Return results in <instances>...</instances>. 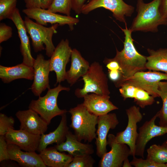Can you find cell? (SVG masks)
<instances>
[{"label":"cell","mask_w":167,"mask_h":167,"mask_svg":"<svg viewBox=\"0 0 167 167\" xmlns=\"http://www.w3.org/2000/svg\"><path fill=\"white\" fill-rule=\"evenodd\" d=\"M14 118L2 113L0 114V135H5L10 129H14Z\"/></svg>","instance_id":"obj_33"},{"label":"cell","mask_w":167,"mask_h":167,"mask_svg":"<svg viewBox=\"0 0 167 167\" xmlns=\"http://www.w3.org/2000/svg\"><path fill=\"white\" fill-rule=\"evenodd\" d=\"M12 29L11 27L5 23L0 24V43L6 41L12 36Z\"/></svg>","instance_id":"obj_36"},{"label":"cell","mask_w":167,"mask_h":167,"mask_svg":"<svg viewBox=\"0 0 167 167\" xmlns=\"http://www.w3.org/2000/svg\"><path fill=\"white\" fill-rule=\"evenodd\" d=\"M163 80H167V73L155 71H141L137 72L131 77L124 80L122 84L126 83L139 87L155 98L159 97L158 84L159 82Z\"/></svg>","instance_id":"obj_9"},{"label":"cell","mask_w":167,"mask_h":167,"mask_svg":"<svg viewBox=\"0 0 167 167\" xmlns=\"http://www.w3.org/2000/svg\"><path fill=\"white\" fill-rule=\"evenodd\" d=\"M158 117L157 112L149 120L146 121L139 129V132L135 148V156L144 158V152L148 143L156 136L167 133V126H157L155 121Z\"/></svg>","instance_id":"obj_13"},{"label":"cell","mask_w":167,"mask_h":167,"mask_svg":"<svg viewBox=\"0 0 167 167\" xmlns=\"http://www.w3.org/2000/svg\"><path fill=\"white\" fill-rule=\"evenodd\" d=\"M60 123L57 128L48 134L41 135L39 144L37 151L41 152L45 149L47 146L54 143L59 144L64 142L66 135L69 131L67 126L66 113L62 116Z\"/></svg>","instance_id":"obj_25"},{"label":"cell","mask_w":167,"mask_h":167,"mask_svg":"<svg viewBox=\"0 0 167 167\" xmlns=\"http://www.w3.org/2000/svg\"><path fill=\"white\" fill-rule=\"evenodd\" d=\"M104 62L106 64L108 71L118 70L120 72V68L118 63L112 58H106Z\"/></svg>","instance_id":"obj_38"},{"label":"cell","mask_w":167,"mask_h":167,"mask_svg":"<svg viewBox=\"0 0 167 167\" xmlns=\"http://www.w3.org/2000/svg\"><path fill=\"white\" fill-rule=\"evenodd\" d=\"M72 10L77 14L81 13L82 8L86 0H71Z\"/></svg>","instance_id":"obj_39"},{"label":"cell","mask_w":167,"mask_h":167,"mask_svg":"<svg viewBox=\"0 0 167 167\" xmlns=\"http://www.w3.org/2000/svg\"><path fill=\"white\" fill-rule=\"evenodd\" d=\"M159 9L162 16L167 18V0H160Z\"/></svg>","instance_id":"obj_41"},{"label":"cell","mask_w":167,"mask_h":167,"mask_svg":"<svg viewBox=\"0 0 167 167\" xmlns=\"http://www.w3.org/2000/svg\"><path fill=\"white\" fill-rule=\"evenodd\" d=\"M120 88L119 91L124 100L128 98H134L136 104L142 108L152 105L155 101L153 97L139 87L123 83Z\"/></svg>","instance_id":"obj_24"},{"label":"cell","mask_w":167,"mask_h":167,"mask_svg":"<svg viewBox=\"0 0 167 167\" xmlns=\"http://www.w3.org/2000/svg\"><path fill=\"white\" fill-rule=\"evenodd\" d=\"M160 0H153L148 3L143 0H137V14L129 29L132 32H156L160 25H167V18L163 17L159 11Z\"/></svg>","instance_id":"obj_2"},{"label":"cell","mask_w":167,"mask_h":167,"mask_svg":"<svg viewBox=\"0 0 167 167\" xmlns=\"http://www.w3.org/2000/svg\"><path fill=\"white\" fill-rule=\"evenodd\" d=\"M159 97L162 101V106L160 110L157 112L159 118L160 126H167V81H160L159 83Z\"/></svg>","instance_id":"obj_29"},{"label":"cell","mask_w":167,"mask_h":167,"mask_svg":"<svg viewBox=\"0 0 167 167\" xmlns=\"http://www.w3.org/2000/svg\"><path fill=\"white\" fill-rule=\"evenodd\" d=\"M50 59L45 60L43 55L38 54L33 64L34 71L33 81L31 88L36 96H39L43 92L50 88L49 74Z\"/></svg>","instance_id":"obj_15"},{"label":"cell","mask_w":167,"mask_h":167,"mask_svg":"<svg viewBox=\"0 0 167 167\" xmlns=\"http://www.w3.org/2000/svg\"><path fill=\"white\" fill-rule=\"evenodd\" d=\"M54 147L59 151L67 152L73 157L92 155L94 152L92 144L81 143L78 140L74 134L69 131L66 135L65 141Z\"/></svg>","instance_id":"obj_21"},{"label":"cell","mask_w":167,"mask_h":167,"mask_svg":"<svg viewBox=\"0 0 167 167\" xmlns=\"http://www.w3.org/2000/svg\"><path fill=\"white\" fill-rule=\"evenodd\" d=\"M166 166H167V163L166 164Z\"/></svg>","instance_id":"obj_44"},{"label":"cell","mask_w":167,"mask_h":167,"mask_svg":"<svg viewBox=\"0 0 167 167\" xmlns=\"http://www.w3.org/2000/svg\"><path fill=\"white\" fill-rule=\"evenodd\" d=\"M8 144L5 135H0V162L9 159L7 149Z\"/></svg>","instance_id":"obj_37"},{"label":"cell","mask_w":167,"mask_h":167,"mask_svg":"<svg viewBox=\"0 0 167 167\" xmlns=\"http://www.w3.org/2000/svg\"><path fill=\"white\" fill-rule=\"evenodd\" d=\"M107 144L110 150L101 157L98 164L100 167H121L124 161L131 155L129 146L117 140L116 136L110 134L108 135Z\"/></svg>","instance_id":"obj_10"},{"label":"cell","mask_w":167,"mask_h":167,"mask_svg":"<svg viewBox=\"0 0 167 167\" xmlns=\"http://www.w3.org/2000/svg\"><path fill=\"white\" fill-rule=\"evenodd\" d=\"M7 149L9 159L16 161L22 166L47 167L39 154L35 152H23L19 146L13 144H8Z\"/></svg>","instance_id":"obj_20"},{"label":"cell","mask_w":167,"mask_h":167,"mask_svg":"<svg viewBox=\"0 0 167 167\" xmlns=\"http://www.w3.org/2000/svg\"><path fill=\"white\" fill-rule=\"evenodd\" d=\"M95 163L91 155H83L73 157L67 167H92Z\"/></svg>","instance_id":"obj_32"},{"label":"cell","mask_w":167,"mask_h":167,"mask_svg":"<svg viewBox=\"0 0 167 167\" xmlns=\"http://www.w3.org/2000/svg\"><path fill=\"white\" fill-rule=\"evenodd\" d=\"M72 51L68 40L62 39L55 47L50 57V71H54L56 74V84L66 79V66L70 61Z\"/></svg>","instance_id":"obj_12"},{"label":"cell","mask_w":167,"mask_h":167,"mask_svg":"<svg viewBox=\"0 0 167 167\" xmlns=\"http://www.w3.org/2000/svg\"><path fill=\"white\" fill-rule=\"evenodd\" d=\"M48 10L54 13H60L70 16L72 10L71 0H54Z\"/></svg>","instance_id":"obj_30"},{"label":"cell","mask_w":167,"mask_h":167,"mask_svg":"<svg viewBox=\"0 0 167 167\" xmlns=\"http://www.w3.org/2000/svg\"><path fill=\"white\" fill-rule=\"evenodd\" d=\"M118 124L115 113H108L98 116L95 144L96 154L99 157H101L107 152V137L109 130L114 129Z\"/></svg>","instance_id":"obj_14"},{"label":"cell","mask_w":167,"mask_h":167,"mask_svg":"<svg viewBox=\"0 0 167 167\" xmlns=\"http://www.w3.org/2000/svg\"><path fill=\"white\" fill-rule=\"evenodd\" d=\"M18 0H0V20L9 19L16 9Z\"/></svg>","instance_id":"obj_31"},{"label":"cell","mask_w":167,"mask_h":167,"mask_svg":"<svg viewBox=\"0 0 167 167\" xmlns=\"http://www.w3.org/2000/svg\"><path fill=\"white\" fill-rule=\"evenodd\" d=\"M147 51L149 56L147 57L146 69L167 74V48L156 50L148 49Z\"/></svg>","instance_id":"obj_27"},{"label":"cell","mask_w":167,"mask_h":167,"mask_svg":"<svg viewBox=\"0 0 167 167\" xmlns=\"http://www.w3.org/2000/svg\"><path fill=\"white\" fill-rule=\"evenodd\" d=\"M39 154L46 166L50 167H67L73 158L69 154L59 151L54 146L46 148Z\"/></svg>","instance_id":"obj_26"},{"label":"cell","mask_w":167,"mask_h":167,"mask_svg":"<svg viewBox=\"0 0 167 167\" xmlns=\"http://www.w3.org/2000/svg\"><path fill=\"white\" fill-rule=\"evenodd\" d=\"M132 166L128 158H127L123 161L122 166L123 167H131Z\"/></svg>","instance_id":"obj_42"},{"label":"cell","mask_w":167,"mask_h":167,"mask_svg":"<svg viewBox=\"0 0 167 167\" xmlns=\"http://www.w3.org/2000/svg\"><path fill=\"white\" fill-rule=\"evenodd\" d=\"M68 112L71 115L70 126L78 140L90 143L96 138L98 116L91 113L83 103L71 108Z\"/></svg>","instance_id":"obj_3"},{"label":"cell","mask_w":167,"mask_h":167,"mask_svg":"<svg viewBox=\"0 0 167 167\" xmlns=\"http://www.w3.org/2000/svg\"><path fill=\"white\" fill-rule=\"evenodd\" d=\"M83 98L84 105L91 113L97 116L118 109V108L110 101L109 95L92 93L86 95Z\"/></svg>","instance_id":"obj_19"},{"label":"cell","mask_w":167,"mask_h":167,"mask_svg":"<svg viewBox=\"0 0 167 167\" xmlns=\"http://www.w3.org/2000/svg\"><path fill=\"white\" fill-rule=\"evenodd\" d=\"M24 22L27 32L31 38L34 52L37 53L45 49L46 55L50 57L55 48L52 37L57 32L59 24H56L46 27L33 22L27 16L24 18Z\"/></svg>","instance_id":"obj_4"},{"label":"cell","mask_w":167,"mask_h":167,"mask_svg":"<svg viewBox=\"0 0 167 167\" xmlns=\"http://www.w3.org/2000/svg\"><path fill=\"white\" fill-rule=\"evenodd\" d=\"M46 94L43 96H39L36 100H32L28 108L36 112L48 125L51 120L57 116H62L67 111L59 108L57 100L59 92L63 90L69 91V88L62 86L60 84L53 88H49Z\"/></svg>","instance_id":"obj_5"},{"label":"cell","mask_w":167,"mask_h":167,"mask_svg":"<svg viewBox=\"0 0 167 167\" xmlns=\"http://www.w3.org/2000/svg\"><path fill=\"white\" fill-rule=\"evenodd\" d=\"M26 8H39L48 9L54 0H24Z\"/></svg>","instance_id":"obj_35"},{"label":"cell","mask_w":167,"mask_h":167,"mask_svg":"<svg viewBox=\"0 0 167 167\" xmlns=\"http://www.w3.org/2000/svg\"><path fill=\"white\" fill-rule=\"evenodd\" d=\"M38 114L29 109L17 111L15 116L20 122V129L36 135L44 134L48 124Z\"/></svg>","instance_id":"obj_16"},{"label":"cell","mask_w":167,"mask_h":167,"mask_svg":"<svg viewBox=\"0 0 167 167\" xmlns=\"http://www.w3.org/2000/svg\"><path fill=\"white\" fill-rule=\"evenodd\" d=\"M128 117L127 126L123 131L117 134L116 139L118 142L127 144L129 147L131 155L135 156V148L138 133L137 131V123L142 119L143 115L139 107L135 105L126 109Z\"/></svg>","instance_id":"obj_8"},{"label":"cell","mask_w":167,"mask_h":167,"mask_svg":"<svg viewBox=\"0 0 167 167\" xmlns=\"http://www.w3.org/2000/svg\"><path fill=\"white\" fill-rule=\"evenodd\" d=\"M9 19L11 20L17 28L20 41V51L23 56L24 64L33 67L35 59L32 56L29 37L24 20L23 19L19 10L16 8Z\"/></svg>","instance_id":"obj_17"},{"label":"cell","mask_w":167,"mask_h":167,"mask_svg":"<svg viewBox=\"0 0 167 167\" xmlns=\"http://www.w3.org/2000/svg\"><path fill=\"white\" fill-rule=\"evenodd\" d=\"M103 7L109 10L113 16L126 25V17H131L134 7L125 3L123 0H90L83 6L81 13L87 15L97 8Z\"/></svg>","instance_id":"obj_7"},{"label":"cell","mask_w":167,"mask_h":167,"mask_svg":"<svg viewBox=\"0 0 167 167\" xmlns=\"http://www.w3.org/2000/svg\"><path fill=\"white\" fill-rule=\"evenodd\" d=\"M84 85L81 89L77 88L75 92L78 98H83L89 93L103 95H109L110 92L108 79L102 66L99 62H94L90 66L86 73L82 77Z\"/></svg>","instance_id":"obj_6"},{"label":"cell","mask_w":167,"mask_h":167,"mask_svg":"<svg viewBox=\"0 0 167 167\" xmlns=\"http://www.w3.org/2000/svg\"><path fill=\"white\" fill-rule=\"evenodd\" d=\"M162 145L167 147V140L163 143Z\"/></svg>","instance_id":"obj_43"},{"label":"cell","mask_w":167,"mask_h":167,"mask_svg":"<svg viewBox=\"0 0 167 167\" xmlns=\"http://www.w3.org/2000/svg\"><path fill=\"white\" fill-rule=\"evenodd\" d=\"M22 12L29 18L35 20L38 24L44 26H47L48 23L58 24L61 26L66 24L72 30L74 26L79 22L77 18L58 14L48 9L39 8H25Z\"/></svg>","instance_id":"obj_11"},{"label":"cell","mask_w":167,"mask_h":167,"mask_svg":"<svg viewBox=\"0 0 167 167\" xmlns=\"http://www.w3.org/2000/svg\"><path fill=\"white\" fill-rule=\"evenodd\" d=\"M109 79L113 82L116 87H117L121 79V74L118 70L108 71Z\"/></svg>","instance_id":"obj_40"},{"label":"cell","mask_w":167,"mask_h":167,"mask_svg":"<svg viewBox=\"0 0 167 167\" xmlns=\"http://www.w3.org/2000/svg\"><path fill=\"white\" fill-rule=\"evenodd\" d=\"M71 58V64L69 70L66 71L65 79L71 86L86 73L90 66L76 49H72Z\"/></svg>","instance_id":"obj_22"},{"label":"cell","mask_w":167,"mask_h":167,"mask_svg":"<svg viewBox=\"0 0 167 167\" xmlns=\"http://www.w3.org/2000/svg\"><path fill=\"white\" fill-rule=\"evenodd\" d=\"M143 159L135 156L130 163L132 166L135 167H167L166 164L157 163L147 158Z\"/></svg>","instance_id":"obj_34"},{"label":"cell","mask_w":167,"mask_h":167,"mask_svg":"<svg viewBox=\"0 0 167 167\" xmlns=\"http://www.w3.org/2000/svg\"><path fill=\"white\" fill-rule=\"evenodd\" d=\"M8 144H13L25 151L35 152L37 150L41 135H36L20 129H9L5 135Z\"/></svg>","instance_id":"obj_18"},{"label":"cell","mask_w":167,"mask_h":167,"mask_svg":"<svg viewBox=\"0 0 167 167\" xmlns=\"http://www.w3.org/2000/svg\"><path fill=\"white\" fill-rule=\"evenodd\" d=\"M126 28L121 29L125 35L124 47L121 51L116 49V53L112 59L119 64L121 74L120 80L117 86L120 87L124 80L139 71L146 69L147 56L139 54L136 50L133 43L131 31L126 25Z\"/></svg>","instance_id":"obj_1"},{"label":"cell","mask_w":167,"mask_h":167,"mask_svg":"<svg viewBox=\"0 0 167 167\" xmlns=\"http://www.w3.org/2000/svg\"><path fill=\"white\" fill-rule=\"evenodd\" d=\"M34 75L33 67L23 63L12 66L0 65V78L4 83L8 84L20 79L32 80Z\"/></svg>","instance_id":"obj_23"},{"label":"cell","mask_w":167,"mask_h":167,"mask_svg":"<svg viewBox=\"0 0 167 167\" xmlns=\"http://www.w3.org/2000/svg\"><path fill=\"white\" fill-rule=\"evenodd\" d=\"M147 158L159 164L167 163V147L163 145L153 144L147 150Z\"/></svg>","instance_id":"obj_28"}]
</instances>
